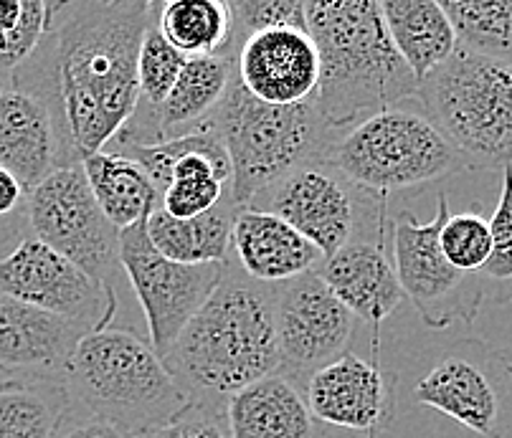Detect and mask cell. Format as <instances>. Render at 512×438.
<instances>
[{
    "label": "cell",
    "mask_w": 512,
    "mask_h": 438,
    "mask_svg": "<svg viewBox=\"0 0 512 438\" xmlns=\"http://www.w3.org/2000/svg\"><path fill=\"white\" fill-rule=\"evenodd\" d=\"M236 79L264 104L295 107L310 102L320 84L315 41L300 28L251 33L236 49Z\"/></svg>",
    "instance_id": "obj_15"
},
{
    "label": "cell",
    "mask_w": 512,
    "mask_h": 438,
    "mask_svg": "<svg viewBox=\"0 0 512 438\" xmlns=\"http://www.w3.org/2000/svg\"><path fill=\"white\" fill-rule=\"evenodd\" d=\"M82 168L99 208L120 233L148 221L163 203L148 173L130 157L102 150L89 155Z\"/></svg>",
    "instance_id": "obj_25"
},
{
    "label": "cell",
    "mask_w": 512,
    "mask_h": 438,
    "mask_svg": "<svg viewBox=\"0 0 512 438\" xmlns=\"http://www.w3.org/2000/svg\"><path fill=\"white\" fill-rule=\"evenodd\" d=\"M386 201L358 188L325 160H310L262 190L249 208L287 221L330 259L355 241H383Z\"/></svg>",
    "instance_id": "obj_8"
},
{
    "label": "cell",
    "mask_w": 512,
    "mask_h": 438,
    "mask_svg": "<svg viewBox=\"0 0 512 438\" xmlns=\"http://www.w3.org/2000/svg\"><path fill=\"white\" fill-rule=\"evenodd\" d=\"M226 264H178L165 259L150 244L145 221L120 233V266L142 304L150 345L163 360L178 342L180 332L216 292Z\"/></svg>",
    "instance_id": "obj_12"
},
{
    "label": "cell",
    "mask_w": 512,
    "mask_h": 438,
    "mask_svg": "<svg viewBox=\"0 0 512 438\" xmlns=\"http://www.w3.org/2000/svg\"><path fill=\"white\" fill-rule=\"evenodd\" d=\"M137 438H226V431L224 421H221L216 411L193 403L188 411L180 413L168 426L155 428V431Z\"/></svg>",
    "instance_id": "obj_34"
},
{
    "label": "cell",
    "mask_w": 512,
    "mask_h": 438,
    "mask_svg": "<svg viewBox=\"0 0 512 438\" xmlns=\"http://www.w3.org/2000/svg\"><path fill=\"white\" fill-rule=\"evenodd\" d=\"M274 299L277 287L254 282L229 259L216 292L165 357L191 403L221 416L231 395L279 373Z\"/></svg>",
    "instance_id": "obj_2"
},
{
    "label": "cell",
    "mask_w": 512,
    "mask_h": 438,
    "mask_svg": "<svg viewBox=\"0 0 512 438\" xmlns=\"http://www.w3.org/2000/svg\"><path fill=\"white\" fill-rule=\"evenodd\" d=\"M226 438H315L317 421L305 390L282 373L246 385L224 403Z\"/></svg>",
    "instance_id": "obj_20"
},
{
    "label": "cell",
    "mask_w": 512,
    "mask_h": 438,
    "mask_svg": "<svg viewBox=\"0 0 512 438\" xmlns=\"http://www.w3.org/2000/svg\"><path fill=\"white\" fill-rule=\"evenodd\" d=\"M325 163L338 168L358 188L388 198L424 188L467 168L447 137L419 109L393 107L335 132Z\"/></svg>",
    "instance_id": "obj_6"
},
{
    "label": "cell",
    "mask_w": 512,
    "mask_h": 438,
    "mask_svg": "<svg viewBox=\"0 0 512 438\" xmlns=\"http://www.w3.org/2000/svg\"><path fill=\"white\" fill-rule=\"evenodd\" d=\"M442 8L457 33L459 51L512 71V0H449Z\"/></svg>",
    "instance_id": "obj_28"
},
{
    "label": "cell",
    "mask_w": 512,
    "mask_h": 438,
    "mask_svg": "<svg viewBox=\"0 0 512 438\" xmlns=\"http://www.w3.org/2000/svg\"><path fill=\"white\" fill-rule=\"evenodd\" d=\"M388 36L416 82L447 64L459 51L452 21L436 0H378Z\"/></svg>",
    "instance_id": "obj_23"
},
{
    "label": "cell",
    "mask_w": 512,
    "mask_h": 438,
    "mask_svg": "<svg viewBox=\"0 0 512 438\" xmlns=\"http://www.w3.org/2000/svg\"><path fill=\"white\" fill-rule=\"evenodd\" d=\"M231 11H234L239 44L251 33L274 31V28L307 31L305 0H234Z\"/></svg>",
    "instance_id": "obj_31"
},
{
    "label": "cell",
    "mask_w": 512,
    "mask_h": 438,
    "mask_svg": "<svg viewBox=\"0 0 512 438\" xmlns=\"http://www.w3.org/2000/svg\"><path fill=\"white\" fill-rule=\"evenodd\" d=\"M231 261L254 282L279 287L320 269L325 256L287 221L246 206L234 218Z\"/></svg>",
    "instance_id": "obj_19"
},
{
    "label": "cell",
    "mask_w": 512,
    "mask_h": 438,
    "mask_svg": "<svg viewBox=\"0 0 512 438\" xmlns=\"http://www.w3.org/2000/svg\"><path fill=\"white\" fill-rule=\"evenodd\" d=\"M87 325L23 304L0 292V370L64 380Z\"/></svg>",
    "instance_id": "obj_17"
},
{
    "label": "cell",
    "mask_w": 512,
    "mask_h": 438,
    "mask_svg": "<svg viewBox=\"0 0 512 438\" xmlns=\"http://www.w3.org/2000/svg\"><path fill=\"white\" fill-rule=\"evenodd\" d=\"M150 0L46 3V31L8 79L49 104L69 160L82 165L122 132L137 109V59Z\"/></svg>",
    "instance_id": "obj_1"
},
{
    "label": "cell",
    "mask_w": 512,
    "mask_h": 438,
    "mask_svg": "<svg viewBox=\"0 0 512 438\" xmlns=\"http://www.w3.org/2000/svg\"><path fill=\"white\" fill-rule=\"evenodd\" d=\"M71 403L137 438L193 406L148 340L125 327H104L79 342L64 373Z\"/></svg>",
    "instance_id": "obj_4"
},
{
    "label": "cell",
    "mask_w": 512,
    "mask_h": 438,
    "mask_svg": "<svg viewBox=\"0 0 512 438\" xmlns=\"http://www.w3.org/2000/svg\"><path fill=\"white\" fill-rule=\"evenodd\" d=\"M0 84H3V82H0Z\"/></svg>",
    "instance_id": "obj_36"
},
{
    "label": "cell",
    "mask_w": 512,
    "mask_h": 438,
    "mask_svg": "<svg viewBox=\"0 0 512 438\" xmlns=\"http://www.w3.org/2000/svg\"><path fill=\"white\" fill-rule=\"evenodd\" d=\"M274 327L279 373L305 390L312 375L348 352L355 314L330 292L317 271H310L277 287Z\"/></svg>",
    "instance_id": "obj_13"
},
{
    "label": "cell",
    "mask_w": 512,
    "mask_h": 438,
    "mask_svg": "<svg viewBox=\"0 0 512 438\" xmlns=\"http://www.w3.org/2000/svg\"><path fill=\"white\" fill-rule=\"evenodd\" d=\"M28 231L97 282L120 266V231L94 198L82 165L51 173L28 193Z\"/></svg>",
    "instance_id": "obj_11"
},
{
    "label": "cell",
    "mask_w": 512,
    "mask_h": 438,
    "mask_svg": "<svg viewBox=\"0 0 512 438\" xmlns=\"http://www.w3.org/2000/svg\"><path fill=\"white\" fill-rule=\"evenodd\" d=\"M46 31V3L0 0V82L26 64Z\"/></svg>",
    "instance_id": "obj_29"
},
{
    "label": "cell",
    "mask_w": 512,
    "mask_h": 438,
    "mask_svg": "<svg viewBox=\"0 0 512 438\" xmlns=\"http://www.w3.org/2000/svg\"><path fill=\"white\" fill-rule=\"evenodd\" d=\"M492 254L482 269V279L507 284L512 282V165L502 170L500 201L490 218Z\"/></svg>",
    "instance_id": "obj_33"
},
{
    "label": "cell",
    "mask_w": 512,
    "mask_h": 438,
    "mask_svg": "<svg viewBox=\"0 0 512 438\" xmlns=\"http://www.w3.org/2000/svg\"><path fill=\"white\" fill-rule=\"evenodd\" d=\"M442 254L462 274H482L492 254L490 221L480 213L449 216L439 233Z\"/></svg>",
    "instance_id": "obj_30"
},
{
    "label": "cell",
    "mask_w": 512,
    "mask_h": 438,
    "mask_svg": "<svg viewBox=\"0 0 512 438\" xmlns=\"http://www.w3.org/2000/svg\"><path fill=\"white\" fill-rule=\"evenodd\" d=\"M158 28L186 59L239 49L234 11L226 0H170L158 6Z\"/></svg>",
    "instance_id": "obj_27"
},
{
    "label": "cell",
    "mask_w": 512,
    "mask_h": 438,
    "mask_svg": "<svg viewBox=\"0 0 512 438\" xmlns=\"http://www.w3.org/2000/svg\"><path fill=\"white\" fill-rule=\"evenodd\" d=\"M317 274L355 317L373 325L391 317L406 299L396 269L383 251V241L348 244L322 261Z\"/></svg>",
    "instance_id": "obj_21"
},
{
    "label": "cell",
    "mask_w": 512,
    "mask_h": 438,
    "mask_svg": "<svg viewBox=\"0 0 512 438\" xmlns=\"http://www.w3.org/2000/svg\"><path fill=\"white\" fill-rule=\"evenodd\" d=\"M0 292L44 312L82 322L97 332L109 327L117 312L115 287L84 274L39 238H18L6 256H0Z\"/></svg>",
    "instance_id": "obj_14"
},
{
    "label": "cell",
    "mask_w": 512,
    "mask_h": 438,
    "mask_svg": "<svg viewBox=\"0 0 512 438\" xmlns=\"http://www.w3.org/2000/svg\"><path fill=\"white\" fill-rule=\"evenodd\" d=\"M414 401L485 438L512 436V360L485 340H459L416 380Z\"/></svg>",
    "instance_id": "obj_10"
},
{
    "label": "cell",
    "mask_w": 512,
    "mask_h": 438,
    "mask_svg": "<svg viewBox=\"0 0 512 438\" xmlns=\"http://www.w3.org/2000/svg\"><path fill=\"white\" fill-rule=\"evenodd\" d=\"M71 408L64 380L11 375L0 380V438H54Z\"/></svg>",
    "instance_id": "obj_26"
},
{
    "label": "cell",
    "mask_w": 512,
    "mask_h": 438,
    "mask_svg": "<svg viewBox=\"0 0 512 438\" xmlns=\"http://www.w3.org/2000/svg\"><path fill=\"white\" fill-rule=\"evenodd\" d=\"M315 421L350 431H381L393 411V383L378 365L345 352L305 385Z\"/></svg>",
    "instance_id": "obj_18"
},
{
    "label": "cell",
    "mask_w": 512,
    "mask_h": 438,
    "mask_svg": "<svg viewBox=\"0 0 512 438\" xmlns=\"http://www.w3.org/2000/svg\"><path fill=\"white\" fill-rule=\"evenodd\" d=\"M213 127L231 160V198L246 208L262 190L310 160H322L335 132L325 125L315 99L274 107L251 97L234 79Z\"/></svg>",
    "instance_id": "obj_5"
},
{
    "label": "cell",
    "mask_w": 512,
    "mask_h": 438,
    "mask_svg": "<svg viewBox=\"0 0 512 438\" xmlns=\"http://www.w3.org/2000/svg\"><path fill=\"white\" fill-rule=\"evenodd\" d=\"M54 438H132V436L122 433L120 428L99 421V418L87 416V413L79 411V408L74 406L69 416L64 418V423H61V428L56 431Z\"/></svg>",
    "instance_id": "obj_35"
},
{
    "label": "cell",
    "mask_w": 512,
    "mask_h": 438,
    "mask_svg": "<svg viewBox=\"0 0 512 438\" xmlns=\"http://www.w3.org/2000/svg\"><path fill=\"white\" fill-rule=\"evenodd\" d=\"M449 216L447 193H439L429 223H421L411 211H401L393 221V269L398 284L431 330L469 325L485 302L482 274H462L444 259L439 233Z\"/></svg>",
    "instance_id": "obj_9"
},
{
    "label": "cell",
    "mask_w": 512,
    "mask_h": 438,
    "mask_svg": "<svg viewBox=\"0 0 512 438\" xmlns=\"http://www.w3.org/2000/svg\"><path fill=\"white\" fill-rule=\"evenodd\" d=\"M49 104L21 84H0V168L18 178L31 193L51 173L71 168Z\"/></svg>",
    "instance_id": "obj_16"
},
{
    "label": "cell",
    "mask_w": 512,
    "mask_h": 438,
    "mask_svg": "<svg viewBox=\"0 0 512 438\" xmlns=\"http://www.w3.org/2000/svg\"><path fill=\"white\" fill-rule=\"evenodd\" d=\"M307 33L320 54L315 107L343 132L419 97V82L388 36L376 0H305Z\"/></svg>",
    "instance_id": "obj_3"
},
{
    "label": "cell",
    "mask_w": 512,
    "mask_h": 438,
    "mask_svg": "<svg viewBox=\"0 0 512 438\" xmlns=\"http://www.w3.org/2000/svg\"><path fill=\"white\" fill-rule=\"evenodd\" d=\"M236 79V49L193 56L180 71L173 92L158 112L163 140L211 127Z\"/></svg>",
    "instance_id": "obj_22"
},
{
    "label": "cell",
    "mask_w": 512,
    "mask_h": 438,
    "mask_svg": "<svg viewBox=\"0 0 512 438\" xmlns=\"http://www.w3.org/2000/svg\"><path fill=\"white\" fill-rule=\"evenodd\" d=\"M229 190V183H221L216 178H175L163 193L160 208L168 216L188 221V218L213 211L229 195Z\"/></svg>",
    "instance_id": "obj_32"
},
{
    "label": "cell",
    "mask_w": 512,
    "mask_h": 438,
    "mask_svg": "<svg viewBox=\"0 0 512 438\" xmlns=\"http://www.w3.org/2000/svg\"><path fill=\"white\" fill-rule=\"evenodd\" d=\"M421 112L467 168L512 165V71L457 51L419 82Z\"/></svg>",
    "instance_id": "obj_7"
},
{
    "label": "cell",
    "mask_w": 512,
    "mask_h": 438,
    "mask_svg": "<svg viewBox=\"0 0 512 438\" xmlns=\"http://www.w3.org/2000/svg\"><path fill=\"white\" fill-rule=\"evenodd\" d=\"M236 211L239 208L229 190L224 201L203 216L180 221L158 208L145 221V228H148L150 244L165 259L178 261V264H226L231 259Z\"/></svg>",
    "instance_id": "obj_24"
}]
</instances>
